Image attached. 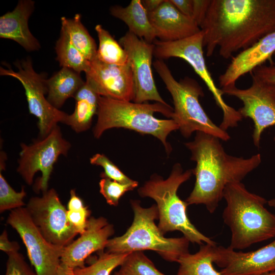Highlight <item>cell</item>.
Instances as JSON below:
<instances>
[{
    "mask_svg": "<svg viewBox=\"0 0 275 275\" xmlns=\"http://www.w3.org/2000/svg\"><path fill=\"white\" fill-rule=\"evenodd\" d=\"M119 43L127 52L134 86L135 103L155 101L168 105L156 88L151 65L154 45L128 31L119 40Z\"/></svg>",
    "mask_w": 275,
    "mask_h": 275,
    "instance_id": "14",
    "label": "cell"
},
{
    "mask_svg": "<svg viewBox=\"0 0 275 275\" xmlns=\"http://www.w3.org/2000/svg\"><path fill=\"white\" fill-rule=\"evenodd\" d=\"M99 183L100 193L110 205L117 206L119 199L126 192L132 190L138 186V182L133 180L129 183H122L107 177H101Z\"/></svg>",
    "mask_w": 275,
    "mask_h": 275,
    "instance_id": "30",
    "label": "cell"
},
{
    "mask_svg": "<svg viewBox=\"0 0 275 275\" xmlns=\"http://www.w3.org/2000/svg\"><path fill=\"white\" fill-rule=\"evenodd\" d=\"M79 73L67 67H62L51 77L46 80L47 99L59 109L68 98L74 97L85 85Z\"/></svg>",
    "mask_w": 275,
    "mask_h": 275,
    "instance_id": "23",
    "label": "cell"
},
{
    "mask_svg": "<svg viewBox=\"0 0 275 275\" xmlns=\"http://www.w3.org/2000/svg\"><path fill=\"white\" fill-rule=\"evenodd\" d=\"M221 90L224 94L234 96L242 101L243 106L238 111L242 118L253 120V143L259 147L264 130L275 126V86L252 75V83L248 88L241 89L234 86ZM273 140L275 141V136Z\"/></svg>",
    "mask_w": 275,
    "mask_h": 275,
    "instance_id": "13",
    "label": "cell"
},
{
    "mask_svg": "<svg viewBox=\"0 0 275 275\" xmlns=\"http://www.w3.org/2000/svg\"><path fill=\"white\" fill-rule=\"evenodd\" d=\"M223 198L222 217L231 231L229 248L244 250L275 237V214L265 207V198L249 191L241 182L227 185Z\"/></svg>",
    "mask_w": 275,
    "mask_h": 275,
    "instance_id": "3",
    "label": "cell"
},
{
    "mask_svg": "<svg viewBox=\"0 0 275 275\" xmlns=\"http://www.w3.org/2000/svg\"><path fill=\"white\" fill-rule=\"evenodd\" d=\"M262 275H275V271H272V272H268V273H265V274H262Z\"/></svg>",
    "mask_w": 275,
    "mask_h": 275,
    "instance_id": "43",
    "label": "cell"
},
{
    "mask_svg": "<svg viewBox=\"0 0 275 275\" xmlns=\"http://www.w3.org/2000/svg\"><path fill=\"white\" fill-rule=\"evenodd\" d=\"M58 275H75L73 269L69 268L61 264Z\"/></svg>",
    "mask_w": 275,
    "mask_h": 275,
    "instance_id": "41",
    "label": "cell"
},
{
    "mask_svg": "<svg viewBox=\"0 0 275 275\" xmlns=\"http://www.w3.org/2000/svg\"><path fill=\"white\" fill-rule=\"evenodd\" d=\"M7 223L23 242L37 275H58L64 248L53 245L43 237L24 207L11 211Z\"/></svg>",
    "mask_w": 275,
    "mask_h": 275,
    "instance_id": "12",
    "label": "cell"
},
{
    "mask_svg": "<svg viewBox=\"0 0 275 275\" xmlns=\"http://www.w3.org/2000/svg\"><path fill=\"white\" fill-rule=\"evenodd\" d=\"M90 162L92 164L99 166L103 168L104 172L101 173V177H107L124 184L133 181V180L125 175L116 165L103 154H95L90 158Z\"/></svg>",
    "mask_w": 275,
    "mask_h": 275,
    "instance_id": "32",
    "label": "cell"
},
{
    "mask_svg": "<svg viewBox=\"0 0 275 275\" xmlns=\"http://www.w3.org/2000/svg\"><path fill=\"white\" fill-rule=\"evenodd\" d=\"M154 56L163 60L175 57L187 62L212 93L216 104L222 109L223 120L219 127L226 131L230 127L237 126L243 118L238 110L226 103L223 98L224 93L215 85L206 65L203 52V33H198L186 38L172 42H162L155 40Z\"/></svg>",
    "mask_w": 275,
    "mask_h": 275,
    "instance_id": "8",
    "label": "cell"
},
{
    "mask_svg": "<svg viewBox=\"0 0 275 275\" xmlns=\"http://www.w3.org/2000/svg\"><path fill=\"white\" fill-rule=\"evenodd\" d=\"M156 37L162 42H172L191 37L201 31L191 19L182 14L170 0H164L155 11L148 13Z\"/></svg>",
    "mask_w": 275,
    "mask_h": 275,
    "instance_id": "19",
    "label": "cell"
},
{
    "mask_svg": "<svg viewBox=\"0 0 275 275\" xmlns=\"http://www.w3.org/2000/svg\"><path fill=\"white\" fill-rule=\"evenodd\" d=\"M173 112L170 105L159 102L139 103L100 96L93 134L98 139L105 131L113 128H124L151 134L161 142L169 154L172 147L167 142V136L172 131L178 130L179 127L173 119H157L153 114L158 112L172 118Z\"/></svg>",
    "mask_w": 275,
    "mask_h": 275,
    "instance_id": "4",
    "label": "cell"
},
{
    "mask_svg": "<svg viewBox=\"0 0 275 275\" xmlns=\"http://www.w3.org/2000/svg\"><path fill=\"white\" fill-rule=\"evenodd\" d=\"M153 65L172 96L174 107L171 119L184 138L199 131L225 142L230 140L227 131L212 122L200 103L199 98L204 96V92L197 81L186 77L178 81L163 60L157 59Z\"/></svg>",
    "mask_w": 275,
    "mask_h": 275,
    "instance_id": "7",
    "label": "cell"
},
{
    "mask_svg": "<svg viewBox=\"0 0 275 275\" xmlns=\"http://www.w3.org/2000/svg\"><path fill=\"white\" fill-rule=\"evenodd\" d=\"M267 204L269 206L273 208L275 210V198L272 199L267 201Z\"/></svg>",
    "mask_w": 275,
    "mask_h": 275,
    "instance_id": "42",
    "label": "cell"
},
{
    "mask_svg": "<svg viewBox=\"0 0 275 275\" xmlns=\"http://www.w3.org/2000/svg\"><path fill=\"white\" fill-rule=\"evenodd\" d=\"M216 246L204 244L196 253L182 256L177 275H221L213 265Z\"/></svg>",
    "mask_w": 275,
    "mask_h": 275,
    "instance_id": "24",
    "label": "cell"
},
{
    "mask_svg": "<svg viewBox=\"0 0 275 275\" xmlns=\"http://www.w3.org/2000/svg\"><path fill=\"white\" fill-rule=\"evenodd\" d=\"M114 232L113 225L105 217H91L85 231L64 248L61 264L73 269L84 267L86 259L91 254L103 251Z\"/></svg>",
    "mask_w": 275,
    "mask_h": 275,
    "instance_id": "17",
    "label": "cell"
},
{
    "mask_svg": "<svg viewBox=\"0 0 275 275\" xmlns=\"http://www.w3.org/2000/svg\"><path fill=\"white\" fill-rule=\"evenodd\" d=\"M210 2L211 0H193L192 19L199 27L205 17Z\"/></svg>",
    "mask_w": 275,
    "mask_h": 275,
    "instance_id": "36",
    "label": "cell"
},
{
    "mask_svg": "<svg viewBox=\"0 0 275 275\" xmlns=\"http://www.w3.org/2000/svg\"><path fill=\"white\" fill-rule=\"evenodd\" d=\"M219 140L198 131L193 141L185 143L191 153V160L196 162L191 169L196 177L195 185L185 201L188 205H204L210 213L216 210L226 186L241 182L262 160L260 154L246 158L230 155Z\"/></svg>",
    "mask_w": 275,
    "mask_h": 275,
    "instance_id": "2",
    "label": "cell"
},
{
    "mask_svg": "<svg viewBox=\"0 0 275 275\" xmlns=\"http://www.w3.org/2000/svg\"><path fill=\"white\" fill-rule=\"evenodd\" d=\"M61 29L68 35L71 42L90 62L96 57L97 46L94 39L81 21V15L72 18L61 17Z\"/></svg>",
    "mask_w": 275,
    "mask_h": 275,
    "instance_id": "25",
    "label": "cell"
},
{
    "mask_svg": "<svg viewBox=\"0 0 275 275\" xmlns=\"http://www.w3.org/2000/svg\"><path fill=\"white\" fill-rule=\"evenodd\" d=\"M129 253L100 252L98 257L88 266L74 269V274L110 275L115 268L121 265Z\"/></svg>",
    "mask_w": 275,
    "mask_h": 275,
    "instance_id": "28",
    "label": "cell"
},
{
    "mask_svg": "<svg viewBox=\"0 0 275 275\" xmlns=\"http://www.w3.org/2000/svg\"><path fill=\"white\" fill-rule=\"evenodd\" d=\"M115 275H164L143 252L129 253Z\"/></svg>",
    "mask_w": 275,
    "mask_h": 275,
    "instance_id": "29",
    "label": "cell"
},
{
    "mask_svg": "<svg viewBox=\"0 0 275 275\" xmlns=\"http://www.w3.org/2000/svg\"><path fill=\"white\" fill-rule=\"evenodd\" d=\"M95 30L99 41L96 58L108 64H127L129 63L128 56L121 45L101 24L96 25Z\"/></svg>",
    "mask_w": 275,
    "mask_h": 275,
    "instance_id": "26",
    "label": "cell"
},
{
    "mask_svg": "<svg viewBox=\"0 0 275 275\" xmlns=\"http://www.w3.org/2000/svg\"><path fill=\"white\" fill-rule=\"evenodd\" d=\"M70 194V197L67 204L68 210H79L86 206L82 199L77 196L74 189H71Z\"/></svg>",
    "mask_w": 275,
    "mask_h": 275,
    "instance_id": "39",
    "label": "cell"
},
{
    "mask_svg": "<svg viewBox=\"0 0 275 275\" xmlns=\"http://www.w3.org/2000/svg\"><path fill=\"white\" fill-rule=\"evenodd\" d=\"M56 60L62 67H67L80 73L88 70L90 61L71 42L67 34L61 29L55 46Z\"/></svg>",
    "mask_w": 275,
    "mask_h": 275,
    "instance_id": "27",
    "label": "cell"
},
{
    "mask_svg": "<svg viewBox=\"0 0 275 275\" xmlns=\"http://www.w3.org/2000/svg\"><path fill=\"white\" fill-rule=\"evenodd\" d=\"M200 28L207 56L229 59L275 31V0H211Z\"/></svg>",
    "mask_w": 275,
    "mask_h": 275,
    "instance_id": "1",
    "label": "cell"
},
{
    "mask_svg": "<svg viewBox=\"0 0 275 275\" xmlns=\"http://www.w3.org/2000/svg\"><path fill=\"white\" fill-rule=\"evenodd\" d=\"M14 65L17 71L10 67H1L0 74L13 77L21 83L25 90L29 112L38 120L39 139L44 138L58 123H65L68 114L53 106L45 97L47 93L46 79L43 74L34 70L30 58L17 61Z\"/></svg>",
    "mask_w": 275,
    "mask_h": 275,
    "instance_id": "10",
    "label": "cell"
},
{
    "mask_svg": "<svg viewBox=\"0 0 275 275\" xmlns=\"http://www.w3.org/2000/svg\"><path fill=\"white\" fill-rule=\"evenodd\" d=\"M192 174L191 169L183 171L181 164L177 163L166 180L158 175H152L138 189L139 194L142 197L152 198L156 202L158 211V227L163 235L178 231L193 243L216 245L215 241L202 233L191 223L187 214L188 205L177 195L180 186Z\"/></svg>",
    "mask_w": 275,
    "mask_h": 275,
    "instance_id": "5",
    "label": "cell"
},
{
    "mask_svg": "<svg viewBox=\"0 0 275 275\" xmlns=\"http://www.w3.org/2000/svg\"><path fill=\"white\" fill-rule=\"evenodd\" d=\"M35 8L32 0H20L15 9L0 17V37L12 40L28 51L38 50L40 45L32 35L28 20Z\"/></svg>",
    "mask_w": 275,
    "mask_h": 275,
    "instance_id": "20",
    "label": "cell"
},
{
    "mask_svg": "<svg viewBox=\"0 0 275 275\" xmlns=\"http://www.w3.org/2000/svg\"><path fill=\"white\" fill-rule=\"evenodd\" d=\"M24 186L20 191L17 192L9 185L1 172L0 173V211L14 210L23 207L25 205L23 201L26 196Z\"/></svg>",
    "mask_w": 275,
    "mask_h": 275,
    "instance_id": "31",
    "label": "cell"
},
{
    "mask_svg": "<svg viewBox=\"0 0 275 275\" xmlns=\"http://www.w3.org/2000/svg\"><path fill=\"white\" fill-rule=\"evenodd\" d=\"M25 208L43 237L51 244L65 248L78 234L68 221L67 210L54 189L47 190L42 197L31 198Z\"/></svg>",
    "mask_w": 275,
    "mask_h": 275,
    "instance_id": "11",
    "label": "cell"
},
{
    "mask_svg": "<svg viewBox=\"0 0 275 275\" xmlns=\"http://www.w3.org/2000/svg\"><path fill=\"white\" fill-rule=\"evenodd\" d=\"M90 214L91 211L87 206L79 210H67V213L68 221L79 234L85 231Z\"/></svg>",
    "mask_w": 275,
    "mask_h": 275,
    "instance_id": "34",
    "label": "cell"
},
{
    "mask_svg": "<svg viewBox=\"0 0 275 275\" xmlns=\"http://www.w3.org/2000/svg\"><path fill=\"white\" fill-rule=\"evenodd\" d=\"M100 96L86 82L74 96L75 101L74 111L68 115L65 124L76 133L88 129L95 115H97Z\"/></svg>",
    "mask_w": 275,
    "mask_h": 275,
    "instance_id": "22",
    "label": "cell"
},
{
    "mask_svg": "<svg viewBox=\"0 0 275 275\" xmlns=\"http://www.w3.org/2000/svg\"><path fill=\"white\" fill-rule=\"evenodd\" d=\"M275 53V31L264 37L233 57L225 72L218 77L223 88L236 86L237 80L264 65Z\"/></svg>",
    "mask_w": 275,
    "mask_h": 275,
    "instance_id": "18",
    "label": "cell"
},
{
    "mask_svg": "<svg viewBox=\"0 0 275 275\" xmlns=\"http://www.w3.org/2000/svg\"><path fill=\"white\" fill-rule=\"evenodd\" d=\"M85 81L99 96L131 101L134 98V86L129 63L115 65L104 63L96 57L90 62Z\"/></svg>",
    "mask_w": 275,
    "mask_h": 275,
    "instance_id": "15",
    "label": "cell"
},
{
    "mask_svg": "<svg viewBox=\"0 0 275 275\" xmlns=\"http://www.w3.org/2000/svg\"><path fill=\"white\" fill-rule=\"evenodd\" d=\"M8 255L5 275H37L18 252L10 253Z\"/></svg>",
    "mask_w": 275,
    "mask_h": 275,
    "instance_id": "33",
    "label": "cell"
},
{
    "mask_svg": "<svg viewBox=\"0 0 275 275\" xmlns=\"http://www.w3.org/2000/svg\"><path fill=\"white\" fill-rule=\"evenodd\" d=\"M111 14L123 21L129 31L146 42L153 43L156 40L154 30L150 22L148 13L141 0H132L125 7L114 6L111 8Z\"/></svg>",
    "mask_w": 275,
    "mask_h": 275,
    "instance_id": "21",
    "label": "cell"
},
{
    "mask_svg": "<svg viewBox=\"0 0 275 275\" xmlns=\"http://www.w3.org/2000/svg\"><path fill=\"white\" fill-rule=\"evenodd\" d=\"M20 249L19 244L16 241H9L7 232L4 230L0 236V249L7 254L17 252Z\"/></svg>",
    "mask_w": 275,
    "mask_h": 275,
    "instance_id": "37",
    "label": "cell"
},
{
    "mask_svg": "<svg viewBox=\"0 0 275 275\" xmlns=\"http://www.w3.org/2000/svg\"><path fill=\"white\" fill-rule=\"evenodd\" d=\"M170 1L182 14L192 19L193 8V0Z\"/></svg>",
    "mask_w": 275,
    "mask_h": 275,
    "instance_id": "38",
    "label": "cell"
},
{
    "mask_svg": "<svg viewBox=\"0 0 275 275\" xmlns=\"http://www.w3.org/2000/svg\"><path fill=\"white\" fill-rule=\"evenodd\" d=\"M113 275H115V274L114 273V274H113Z\"/></svg>",
    "mask_w": 275,
    "mask_h": 275,
    "instance_id": "45",
    "label": "cell"
},
{
    "mask_svg": "<svg viewBox=\"0 0 275 275\" xmlns=\"http://www.w3.org/2000/svg\"><path fill=\"white\" fill-rule=\"evenodd\" d=\"M214 263L221 268V275H262L274 271L275 240L247 252L216 246Z\"/></svg>",
    "mask_w": 275,
    "mask_h": 275,
    "instance_id": "16",
    "label": "cell"
},
{
    "mask_svg": "<svg viewBox=\"0 0 275 275\" xmlns=\"http://www.w3.org/2000/svg\"><path fill=\"white\" fill-rule=\"evenodd\" d=\"M253 76L267 84L275 86V65H262L253 71Z\"/></svg>",
    "mask_w": 275,
    "mask_h": 275,
    "instance_id": "35",
    "label": "cell"
},
{
    "mask_svg": "<svg viewBox=\"0 0 275 275\" xmlns=\"http://www.w3.org/2000/svg\"><path fill=\"white\" fill-rule=\"evenodd\" d=\"M141 1L148 13H150L157 9L164 0H143Z\"/></svg>",
    "mask_w": 275,
    "mask_h": 275,
    "instance_id": "40",
    "label": "cell"
},
{
    "mask_svg": "<svg viewBox=\"0 0 275 275\" xmlns=\"http://www.w3.org/2000/svg\"><path fill=\"white\" fill-rule=\"evenodd\" d=\"M274 56H275V53H274Z\"/></svg>",
    "mask_w": 275,
    "mask_h": 275,
    "instance_id": "44",
    "label": "cell"
},
{
    "mask_svg": "<svg viewBox=\"0 0 275 275\" xmlns=\"http://www.w3.org/2000/svg\"><path fill=\"white\" fill-rule=\"evenodd\" d=\"M134 213L131 225L122 235L109 239L106 252L128 253L152 250L165 260L178 262L180 258L189 253V241L184 236L166 238L156 225L158 211L156 204L144 208L139 200H131Z\"/></svg>",
    "mask_w": 275,
    "mask_h": 275,
    "instance_id": "6",
    "label": "cell"
},
{
    "mask_svg": "<svg viewBox=\"0 0 275 275\" xmlns=\"http://www.w3.org/2000/svg\"><path fill=\"white\" fill-rule=\"evenodd\" d=\"M71 146L63 137L57 125L45 138L30 145L21 144L17 171L28 185L32 184L35 174L40 171L42 175L37 181L34 190L43 193L48 190L54 163L60 155H67Z\"/></svg>",
    "mask_w": 275,
    "mask_h": 275,
    "instance_id": "9",
    "label": "cell"
}]
</instances>
